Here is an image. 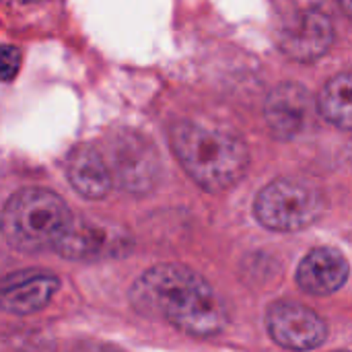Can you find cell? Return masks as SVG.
Returning a JSON list of instances; mask_svg holds the SVG:
<instances>
[{"label": "cell", "mask_w": 352, "mask_h": 352, "mask_svg": "<svg viewBox=\"0 0 352 352\" xmlns=\"http://www.w3.org/2000/svg\"><path fill=\"white\" fill-rule=\"evenodd\" d=\"M66 173L72 188L89 200H99L107 196V192L111 190L109 167L93 146L85 144L74 148L68 159Z\"/></svg>", "instance_id": "cell-11"}, {"label": "cell", "mask_w": 352, "mask_h": 352, "mask_svg": "<svg viewBox=\"0 0 352 352\" xmlns=\"http://www.w3.org/2000/svg\"><path fill=\"white\" fill-rule=\"evenodd\" d=\"M314 113V101L305 87L297 82H283L278 85L266 101L264 118L268 122V128L276 138L291 140L299 136Z\"/></svg>", "instance_id": "cell-6"}, {"label": "cell", "mask_w": 352, "mask_h": 352, "mask_svg": "<svg viewBox=\"0 0 352 352\" xmlns=\"http://www.w3.org/2000/svg\"><path fill=\"white\" fill-rule=\"evenodd\" d=\"M74 219L60 196L41 188H25L8 198L2 210V233L21 252L56 250Z\"/></svg>", "instance_id": "cell-3"}, {"label": "cell", "mask_w": 352, "mask_h": 352, "mask_svg": "<svg viewBox=\"0 0 352 352\" xmlns=\"http://www.w3.org/2000/svg\"><path fill=\"white\" fill-rule=\"evenodd\" d=\"M58 291V278L43 270H23L2 283V307L10 314L25 316L43 309Z\"/></svg>", "instance_id": "cell-10"}, {"label": "cell", "mask_w": 352, "mask_h": 352, "mask_svg": "<svg viewBox=\"0 0 352 352\" xmlns=\"http://www.w3.org/2000/svg\"><path fill=\"white\" fill-rule=\"evenodd\" d=\"M326 208L318 186L301 177H278L256 198L254 212L260 225L272 231H301L322 217Z\"/></svg>", "instance_id": "cell-4"}, {"label": "cell", "mask_w": 352, "mask_h": 352, "mask_svg": "<svg viewBox=\"0 0 352 352\" xmlns=\"http://www.w3.org/2000/svg\"><path fill=\"white\" fill-rule=\"evenodd\" d=\"M342 6H344V12L351 16L352 21V0H342Z\"/></svg>", "instance_id": "cell-15"}, {"label": "cell", "mask_w": 352, "mask_h": 352, "mask_svg": "<svg viewBox=\"0 0 352 352\" xmlns=\"http://www.w3.org/2000/svg\"><path fill=\"white\" fill-rule=\"evenodd\" d=\"M19 62H21L19 50L12 47V45H4V47H2V78H4V80H10V78L16 74Z\"/></svg>", "instance_id": "cell-14"}, {"label": "cell", "mask_w": 352, "mask_h": 352, "mask_svg": "<svg viewBox=\"0 0 352 352\" xmlns=\"http://www.w3.org/2000/svg\"><path fill=\"white\" fill-rule=\"evenodd\" d=\"M171 146L188 175L208 192L235 186L250 163L248 146L239 136L200 124H177L171 132Z\"/></svg>", "instance_id": "cell-2"}, {"label": "cell", "mask_w": 352, "mask_h": 352, "mask_svg": "<svg viewBox=\"0 0 352 352\" xmlns=\"http://www.w3.org/2000/svg\"><path fill=\"white\" fill-rule=\"evenodd\" d=\"M326 122L340 130H352V72H340L326 82L318 101Z\"/></svg>", "instance_id": "cell-13"}, {"label": "cell", "mask_w": 352, "mask_h": 352, "mask_svg": "<svg viewBox=\"0 0 352 352\" xmlns=\"http://www.w3.org/2000/svg\"><path fill=\"white\" fill-rule=\"evenodd\" d=\"M349 278V262L334 248L311 250L297 270V285L307 295L328 297L344 287Z\"/></svg>", "instance_id": "cell-9"}, {"label": "cell", "mask_w": 352, "mask_h": 352, "mask_svg": "<svg viewBox=\"0 0 352 352\" xmlns=\"http://www.w3.org/2000/svg\"><path fill=\"white\" fill-rule=\"evenodd\" d=\"M21 2H33V0H21Z\"/></svg>", "instance_id": "cell-16"}, {"label": "cell", "mask_w": 352, "mask_h": 352, "mask_svg": "<svg viewBox=\"0 0 352 352\" xmlns=\"http://www.w3.org/2000/svg\"><path fill=\"white\" fill-rule=\"evenodd\" d=\"M128 248L130 239L118 227L91 221H74L68 233L56 245V252L72 260H97L105 256H120Z\"/></svg>", "instance_id": "cell-7"}, {"label": "cell", "mask_w": 352, "mask_h": 352, "mask_svg": "<svg viewBox=\"0 0 352 352\" xmlns=\"http://www.w3.org/2000/svg\"><path fill=\"white\" fill-rule=\"evenodd\" d=\"M266 326L272 340L291 351H311L322 346L328 338L326 322L299 303H274L268 309Z\"/></svg>", "instance_id": "cell-5"}, {"label": "cell", "mask_w": 352, "mask_h": 352, "mask_svg": "<svg viewBox=\"0 0 352 352\" xmlns=\"http://www.w3.org/2000/svg\"><path fill=\"white\" fill-rule=\"evenodd\" d=\"M155 157L148 155L146 144L138 138H126L118 148V175L126 190H146L151 186V175L157 171L153 165Z\"/></svg>", "instance_id": "cell-12"}, {"label": "cell", "mask_w": 352, "mask_h": 352, "mask_svg": "<svg viewBox=\"0 0 352 352\" xmlns=\"http://www.w3.org/2000/svg\"><path fill=\"white\" fill-rule=\"evenodd\" d=\"M334 29L330 19L320 10H303L280 33V47L287 56L299 62L322 58L332 45Z\"/></svg>", "instance_id": "cell-8"}, {"label": "cell", "mask_w": 352, "mask_h": 352, "mask_svg": "<svg viewBox=\"0 0 352 352\" xmlns=\"http://www.w3.org/2000/svg\"><path fill=\"white\" fill-rule=\"evenodd\" d=\"M130 301L142 316L161 318L198 338L217 336L227 324L225 307L210 285L182 264L148 268L134 283Z\"/></svg>", "instance_id": "cell-1"}]
</instances>
